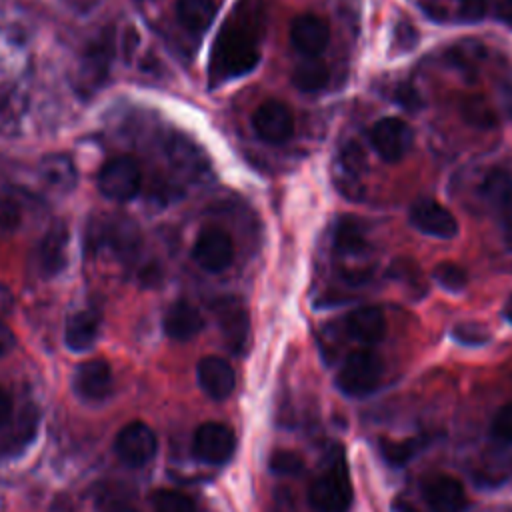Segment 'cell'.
<instances>
[{
    "label": "cell",
    "instance_id": "6da1fadb",
    "mask_svg": "<svg viewBox=\"0 0 512 512\" xmlns=\"http://www.w3.org/2000/svg\"><path fill=\"white\" fill-rule=\"evenodd\" d=\"M308 500L316 512H348L352 504V482L344 456L338 452L312 480Z\"/></svg>",
    "mask_w": 512,
    "mask_h": 512
},
{
    "label": "cell",
    "instance_id": "7a4b0ae2",
    "mask_svg": "<svg viewBox=\"0 0 512 512\" xmlns=\"http://www.w3.org/2000/svg\"><path fill=\"white\" fill-rule=\"evenodd\" d=\"M382 372L384 366L380 356L370 348H360L346 356L336 374V386L350 398H362L380 386Z\"/></svg>",
    "mask_w": 512,
    "mask_h": 512
},
{
    "label": "cell",
    "instance_id": "3957f363",
    "mask_svg": "<svg viewBox=\"0 0 512 512\" xmlns=\"http://www.w3.org/2000/svg\"><path fill=\"white\" fill-rule=\"evenodd\" d=\"M114 58V30H102L86 48L78 68V90L92 94L106 80L110 62Z\"/></svg>",
    "mask_w": 512,
    "mask_h": 512
},
{
    "label": "cell",
    "instance_id": "277c9868",
    "mask_svg": "<svg viewBox=\"0 0 512 512\" xmlns=\"http://www.w3.org/2000/svg\"><path fill=\"white\" fill-rule=\"evenodd\" d=\"M140 182V168L128 156L108 160L98 174V190L114 202L132 200L140 192Z\"/></svg>",
    "mask_w": 512,
    "mask_h": 512
},
{
    "label": "cell",
    "instance_id": "5b68a950",
    "mask_svg": "<svg viewBox=\"0 0 512 512\" xmlns=\"http://www.w3.org/2000/svg\"><path fill=\"white\" fill-rule=\"evenodd\" d=\"M156 450L158 438L154 430L144 422H128L126 426L120 428L114 440L116 456L132 468L148 464L156 456Z\"/></svg>",
    "mask_w": 512,
    "mask_h": 512
},
{
    "label": "cell",
    "instance_id": "8992f818",
    "mask_svg": "<svg viewBox=\"0 0 512 512\" xmlns=\"http://www.w3.org/2000/svg\"><path fill=\"white\" fill-rule=\"evenodd\" d=\"M236 448L234 432L220 422H204L192 438V452L200 462L220 466L228 462Z\"/></svg>",
    "mask_w": 512,
    "mask_h": 512
},
{
    "label": "cell",
    "instance_id": "52a82bcc",
    "mask_svg": "<svg viewBox=\"0 0 512 512\" xmlns=\"http://www.w3.org/2000/svg\"><path fill=\"white\" fill-rule=\"evenodd\" d=\"M414 140L412 128L400 118H382L370 130V142L384 162H398L406 156Z\"/></svg>",
    "mask_w": 512,
    "mask_h": 512
},
{
    "label": "cell",
    "instance_id": "ba28073f",
    "mask_svg": "<svg viewBox=\"0 0 512 512\" xmlns=\"http://www.w3.org/2000/svg\"><path fill=\"white\" fill-rule=\"evenodd\" d=\"M192 258L200 268L208 272L226 270L234 258V246L230 236L216 226L202 228L192 246Z\"/></svg>",
    "mask_w": 512,
    "mask_h": 512
},
{
    "label": "cell",
    "instance_id": "9c48e42d",
    "mask_svg": "<svg viewBox=\"0 0 512 512\" xmlns=\"http://www.w3.org/2000/svg\"><path fill=\"white\" fill-rule=\"evenodd\" d=\"M252 128L256 136L268 144H282L294 132V116L284 102H262L252 114Z\"/></svg>",
    "mask_w": 512,
    "mask_h": 512
},
{
    "label": "cell",
    "instance_id": "30bf717a",
    "mask_svg": "<svg viewBox=\"0 0 512 512\" xmlns=\"http://www.w3.org/2000/svg\"><path fill=\"white\" fill-rule=\"evenodd\" d=\"M424 502L432 512H464L468 498L460 480L448 474H434L422 484Z\"/></svg>",
    "mask_w": 512,
    "mask_h": 512
},
{
    "label": "cell",
    "instance_id": "8fae6325",
    "mask_svg": "<svg viewBox=\"0 0 512 512\" xmlns=\"http://www.w3.org/2000/svg\"><path fill=\"white\" fill-rule=\"evenodd\" d=\"M410 224L434 238H452L458 232V222L452 212L434 200L416 202L410 210Z\"/></svg>",
    "mask_w": 512,
    "mask_h": 512
},
{
    "label": "cell",
    "instance_id": "7c38bea8",
    "mask_svg": "<svg viewBox=\"0 0 512 512\" xmlns=\"http://www.w3.org/2000/svg\"><path fill=\"white\" fill-rule=\"evenodd\" d=\"M74 390L84 400H104L110 396L114 380L110 364L102 358L82 362L74 372Z\"/></svg>",
    "mask_w": 512,
    "mask_h": 512
},
{
    "label": "cell",
    "instance_id": "4fadbf2b",
    "mask_svg": "<svg viewBox=\"0 0 512 512\" xmlns=\"http://www.w3.org/2000/svg\"><path fill=\"white\" fill-rule=\"evenodd\" d=\"M290 42L306 58H316L330 42V28L324 18L302 14L290 26Z\"/></svg>",
    "mask_w": 512,
    "mask_h": 512
},
{
    "label": "cell",
    "instance_id": "5bb4252c",
    "mask_svg": "<svg viewBox=\"0 0 512 512\" xmlns=\"http://www.w3.org/2000/svg\"><path fill=\"white\" fill-rule=\"evenodd\" d=\"M198 384L212 400H226L236 386V374L228 360L220 356H204L198 366Z\"/></svg>",
    "mask_w": 512,
    "mask_h": 512
},
{
    "label": "cell",
    "instance_id": "9a60e30c",
    "mask_svg": "<svg viewBox=\"0 0 512 512\" xmlns=\"http://www.w3.org/2000/svg\"><path fill=\"white\" fill-rule=\"evenodd\" d=\"M68 228L64 222H54L36 248V264L42 276L58 274L66 264Z\"/></svg>",
    "mask_w": 512,
    "mask_h": 512
},
{
    "label": "cell",
    "instance_id": "2e32d148",
    "mask_svg": "<svg viewBox=\"0 0 512 512\" xmlns=\"http://www.w3.org/2000/svg\"><path fill=\"white\" fill-rule=\"evenodd\" d=\"M162 326L166 336L182 342V340L194 338L204 328V318L194 304L186 300H178L166 310Z\"/></svg>",
    "mask_w": 512,
    "mask_h": 512
},
{
    "label": "cell",
    "instance_id": "e0dca14e",
    "mask_svg": "<svg viewBox=\"0 0 512 512\" xmlns=\"http://www.w3.org/2000/svg\"><path fill=\"white\" fill-rule=\"evenodd\" d=\"M100 324H102V316L94 308L74 312L68 318L66 330H64L66 346L72 352H86L88 348L94 346L100 332Z\"/></svg>",
    "mask_w": 512,
    "mask_h": 512
},
{
    "label": "cell",
    "instance_id": "ac0fdd59",
    "mask_svg": "<svg viewBox=\"0 0 512 512\" xmlns=\"http://www.w3.org/2000/svg\"><path fill=\"white\" fill-rule=\"evenodd\" d=\"M346 332L362 344H376L384 338L386 318L378 306L356 308L346 316Z\"/></svg>",
    "mask_w": 512,
    "mask_h": 512
},
{
    "label": "cell",
    "instance_id": "d6986e66",
    "mask_svg": "<svg viewBox=\"0 0 512 512\" xmlns=\"http://www.w3.org/2000/svg\"><path fill=\"white\" fill-rule=\"evenodd\" d=\"M480 198L488 208L506 214L512 208V174L502 168L490 170L480 184Z\"/></svg>",
    "mask_w": 512,
    "mask_h": 512
},
{
    "label": "cell",
    "instance_id": "ffe728a7",
    "mask_svg": "<svg viewBox=\"0 0 512 512\" xmlns=\"http://www.w3.org/2000/svg\"><path fill=\"white\" fill-rule=\"evenodd\" d=\"M366 166L364 152L358 144H348L338 162V186L340 190L350 196V198H360L362 196V186H360V174Z\"/></svg>",
    "mask_w": 512,
    "mask_h": 512
},
{
    "label": "cell",
    "instance_id": "44dd1931",
    "mask_svg": "<svg viewBox=\"0 0 512 512\" xmlns=\"http://www.w3.org/2000/svg\"><path fill=\"white\" fill-rule=\"evenodd\" d=\"M218 320L220 328L224 332V338L230 348L236 352L242 350L248 334V316L240 302L236 300H224L218 304Z\"/></svg>",
    "mask_w": 512,
    "mask_h": 512
},
{
    "label": "cell",
    "instance_id": "7402d4cb",
    "mask_svg": "<svg viewBox=\"0 0 512 512\" xmlns=\"http://www.w3.org/2000/svg\"><path fill=\"white\" fill-rule=\"evenodd\" d=\"M216 8L212 0H176V18L192 34H202L210 28Z\"/></svg>",
    "mask_w": 512,
    "mask_h": 512
},
{
    "label": "cell",
    "instance_id": "603a6c76",
    "mask_svg": "<svg viewBox=\"0 0 512 512\" xmlns=\"http://www.w3.org/2000/svg\"><path fill=\"white\" fill-rule=\"evenodd\" d=\"M40 174L58 192H70L76 184L74 162L66 154H48L40 162Z\"/></svg>",
    "mask_w": 512,
    "mask_h": 512
},
{
    "label": "cell",
    "instance_id": "cb8c5ba5",
    "mask_svg": "<svg viewBox=\"0 0 512 512\" xmlns=\"http://www.w3.org/2000/svg\"><path fill=\"white\" fill-rule=\"evenodd\" d=\"M328 68L318 58H306L292 70V84L300 92H318L328 84Z\"/></svg>",
    "mask_w": 512,
    "mask_h": 512
},
{
    "label": "cell",
    "instance_id": "d4e9b609",
    "mask_svg": "<svg viewBox=\"0 0 512 512\" xmlns=\"http://www.w3.org/2000/svg\"><path fill=\"white\" fill-rule=\"evenodd\" d=\"M334 248L342 256H358L366 250L364 230L354 218H342L334 232Z\"/></svg>",
    "mask_w": 512,
    "mask_h": 512
},
{
    "label": "cell",
    "instance_id": "484cf974",
    "mask_svg": "<svg viewBox=\"0 0 512 512\" xmlns=\"http://www.w3.org/2000/svg\"><path fill=\"white\" fill-rule=\"evenodd\" d=\"M460 112H462V118L474 128L486 130V128H494L498 122L494 108L480 96H466L460 102Z\"/></svg>",
    "mask_w": 512,
    "mask_h": 512
},
{
    "label": "cell",
    "instance_id": "4316f807",
    "mask_svg": "<svg viewBox=\"0 0 512 512\" xmlns=\"http://www.w3.org/2000/svg\"><path fill=\"white\" fill-rule=\"evenodd\" d=\"M152 510L154 512H196V506L190 496L178 490L160 488L152 496Z\"/></svg>",
    "mask_w": 512,
    "mask_h": 512
},
{
    "label": "cell",
    "instance_id": "83f0119b",
    "mask_svg": "<svg viewBox=\"0 0 512 512\" xmlns=\"http://www.w3.org/2000/svg\"><path fill=\"white\" fill-rule=\"evenodd\" d=\"M382 456L392 466H404L416 452H418V440L416 438H404V440H382Z\"/></svg>",
    "mask_w": 512,
    "mask_h": 512
},
{
    "label": "cell",
    "instance_id": "f1b7e54d",
    "mask_svg": "<svg viewBox=\"0 0 512 512\" xmlns=\"http://www.w3.org/2000/svg\"><path fill=\"white\" fill-rule=\"evenodd\" d=\"M432 276L438 282V286H442L448 292H462L466 288V282H468L464 268H460L454 262H440L434 268Z\"/></svg>",
    "mask_w": 512,
    "mask_h": 512
},
{
    "label": "cell",
    "instance_id": "f546056e",
    "mask_svg": "<svg viewBox=\"0 0 512 512\" xmlns=\"http://www.w3.org/2000/svg\"><path fill=\"white\" fill-rule=\"evenodd\" d=\"M452 338L466 346H482L490 340V332L478 322H460L452 328Z\"/></svg>",
    "mask_w": 512,
    "mask_h": 512
},
{
    "label": "cell",
    "instance_id": "4dcf8cb0",
    "mask_svg": "<svg viewBox=\"0 0 512 512\" xmlns=\"http://www.w3.org/2000/svg\"><path fill=\"white\" fill-rule=\"evenodd\" d=\"M270 468H272L276 474L294 476V474H300V472H302L304 462H302V458H300L296 452L278 450V452H274L272 458H270Z\"/></svg>",
    "mask_w": 512,
    "mask_h": 512
},
{
    "label": "cell",
    "instance_id": "1f68e13d",
    "mask_svg": "<svg viewBox=\"0 0 512 512\" xmlns=\"http://www.w3.org/2000/svg\"><path fill=\"white\" fill-rule=\"evenodd\" d=\"M490 430L498 440L512 444V402L498 408V412L492 418V428Z\"/></svg>",
    "mask_w": 512,
    "mask_h": 512
},
{
    "label": "cell",
    "instance_id": "d6a6232c",
    "mask_svg": "<svg viewBox=\"0 0 512 512\" xmlns=\"http://www.w3.org/2000/svg\"><path fill=\"white\" fill-rule=\"evenodd\" d=\"M22 220L20 206L12 198H0V230L12 232Z\"/></svg>",
    "mask_w": 512,
    "mask_h": 512
},
{
    "label": "cell",
    "instance_id": "836d02e7",
    "mask_svg": "<svg viewBox=\"0 0 512 512\" xmlns=\"http://www.w3.org/2000/svg\"><path fill=\"white\" fill-rule=\"evenodd\" d=\"M396 44H398V48L402 50V52H408V50H412L414 46H416V42H418V32L408 24V22H400L398 26H396Z\"/></svg>",
    "mask_w": 512,
    "mask_h": 512
},
{
    "label": "cell",
    "instance_id": "e575fe53",
    "mask_svg": "<svg viewBox=\"0 0 512 512\" xmlns=\"http://www.w3.org/2000/svg\"><path fill=\"white\" fill-rule=\"evenodd\" d=\"M398 102L408 110H416L420 106V98L410 86H398Z\"/></svg>",
    "mask_w": 512,
    "mask_h": 512
},
{
    "label": "cell",
    "instance_id": "d590c367",
    "mask_svg": "<svg viewBox=\"0 0 512 512\" xmlns=\"http://www.w3.org/2000/svg\"><path fill=\"white\" fill-rule=\"evenodd\" d=\"M500 102L506 116L512 120V74H508L500 86Z\"/></svg>",
    "mask_w": 512,
    "mask_h": 512
},
{
    "label": "cell",
    "instance_id": "8d00e7d4",
    "mask_svg": "<svg viewBox=\"0 0 512 512\" xmlns=\"http://www.w3.org/2000/svg\"><path fill=\"white\" fill-rule=\"evenodd\" d=\"M16 344V338H14V332L4 324L0 322V358L6 356Z\"/></svg>",
    "mask_w": 512,
    "mask_h": 512
},
{
    "label": "cell",
    "instance_id": "74e56055",
    "mask_svg": "<svg viewBox=\"0 0 512 512\" xmlns=\"http://www.w3.org/2000/svg\"><path fill=\"white\" fill-rule=\"evenodd\" d=\"M12 416V398L6 390L0 388V428L10 420Z\"/></svg>",
    "mask_w": 512,
    "mask_h": 512
},
{
    "label": "cell",
    "instance_id": "f35d334b",
    "mask_svg": "<svg viewBox=\"0 0 512 512\" xmlns=\"http://www.w3.org/2000/svg\"><path fill=\"white\" fill-rule=\"evenodd\" d=\"M500 18L512 26V0H500Z\"/></svg>",
    "mask_w": 512,
    "mask_h": 512
},
{
    "label": "cell",
    "instance_id": "ab89813d",
    "mask_svg": "<svg viewBox=\"0 0 512 512\" xmlns=\"http://www.w3.org/2000/svg\"><path fill=\"white\" fill-rule=\"evenodd\" d=\"M392 510H394V512H418L410 502H406V500H402V498H396V500L392 502Z\"/></svg>",
    "mask_w": 512,
    "mask_h": 512
},
{
    "label": "cell",
    "instance_id": "60d3db41",
    "mask_svg": "<svg viewBox=\"0 0 512 512\" xmlns=\"http://www.w3.org/2000/svg\"><path fill=\"white\" fill-rule=\"evenodd\" d=\"M506 238L512 244V208L506 212Z\"/></svg>",
    "mask_w": 512,
    "mask_h": 512
},
{
    "label": "cell",
    "instance_id": "b9f144b4",
    "mask_svg": "<svg viewBox=\"0 0 512 512\" xmlns=\"http://www.w3.org/2000/svg\"><path fill=\"white\" fill-rule=\"evenodd\" d=\"M504 318L512 324V296L508 298V302H506V306H504Z\"/></svg>",
    "mask_w": 512,
    "mask_h": 512
},
{
    "label": "cell",
    "instance_id": "7bdbcfd3",
    "mask_svg": "<svg viewBox=\"0 0 512 512\" xmlns=\"http://www.w3.org/2000/svg\"><path fill=\"white\" fill-rule=\"evenodd\" d=\"M110 512H138V510L132 506H114Z\"/></svg>",
    "mask_w": 512,
    "mask_h": 512
}]
</instances>
